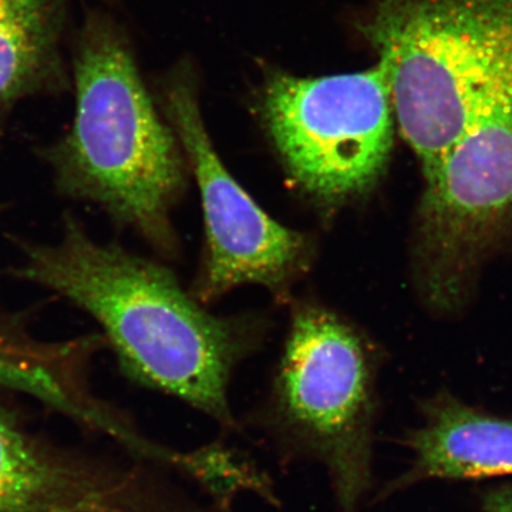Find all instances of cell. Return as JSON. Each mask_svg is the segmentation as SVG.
<instances>
[{"label": "cell", "mask_w": 512, "mask_h": 512, "mask_svg": "<svg viewBox=\"0 0 512 512\" xmlns=\"http://www.w3.org/2000/svg\"><path fill=\"white\" fill-rule=\"evenodd\" d=\"M168 110L204 210L207 255L198 296L212 301L247 284L284 292L308 265L311 242L272 220L232 177L215 153L194 94L183 84L170 93Z\"/></svg>", "instance_id": "obj_7"}, {"label": "cell", "mask_w": 512, "mask_h": 512, "mask_svg": "<svg viewBox=\"0 0 512 512\" xmlns=\"http://www.w3.org/2000/svg\"><path fill=\"white\" fill-rule=\"evenodd\" d=\"M414 266L421 296L450 312L512 221V79L424 174Z\"/></svg>", "instance_id": "obj_5"}, {"label": "cell", "mask_w": 512, "mask_h": 512, "mask_svg": "<svg viewBox=\"0 0 512 512\" xmlns=\"http://www.w3.org/2000/svg\"><path fill=\"white\" fill-rule=\"evenodd\" d=\"M181 480L143 458L101 464L66 456L0 409V512H224Z\"/></svg>", "instance_id": "obj_8"}, {"label": "cell", "mask_w": 512, "mask_h": 512, "mask_svg": "<svg viewBox=\"0 0 512 512\" xmlns=\"http://www.w3.org/2000/svg\"><path fill=\"white\" fill-rule=\"evenodd\" d=\"M262 114L293 181L320 205L362 197L386 170L394 113L380 63L319 79L276 76Z\"/></svg>", "instance_id": "obj_6"}, {"label": "cell", "mask_w": 512, "mask_h": 512, "mask_svg": "<svg viewBox=\"0 0 512 512\" xmlns=\"http://www.w3.org/2000/svg\"><path fill=\"white\" fill-rule=\"evenodd\" d=\"M376 416L362 335L328 309L296 308L268 402L252 421L279 466L322 468L336 511H362L376 490Z\"/></svg>", "instance_id": "obj_4"}, {"label": "cell", "mask_w": 512, "mask_h": 512, "mask_svg": "<svg viewBox=\"0 0 512 512\" xmlns=\"http://www.w3.org/2000/svg\"><path fill=\"white\" fill-rule=\"evenodd\" d=\"M19 251L13 275L89 313L128 377L237 429L228 389L251 342L247 326L211 315L173 272L97 241L72 214L64 215L56 242L19 241Z\"/></svg>", "instance_id": "obj_1"}, {"label": "cell", "mask_w": 512, "mask_h": 512, "mask_svg": "<svg viewBox=\"0 0 512 512\" xmlns=\"http://www.w3.org/2000/svg\"><path fill=\"white\" fill-rule=\"evenodd\" d=\"M55 0H0V103L35 89L55 57Z\"/></svg>", "instance_id": "obj_10"}, {"label": "cell", "mask_w": 512, "mask_h": 512, "mask_svg": "<svg viewBox=\"0 0 512 512\" xmlns=\"http://www.w3.org/2000/svg\"><path fill=\"white\" fill-rule=\"evenodd\" d=\"M423 423L407 433L409 467L377 487L369 503L427 480H481L512 476V421L497 419L439 394L421 406Z\"/></svg>", "instance_id": "obj_9"}, {"label": "cell", "mask_w": 512, "mask_h": 512, "mask_svg": "<svg viewBox=\"0 0 512 512\" xmlns=\"http://www.w3.org/2000/svg\"><path fill=\"white\" fill-rule=\"evenodd\" d=\"M0 210H2V205H0Z\"/></svg>", "instance_id": "obj_12"}, {"label": "cell", "mask_w": 512, "mask_h": 512, "mask_svg": "<svg viewBox=\"0 0 512 512\" xmlns=\"http://www.w3.org/2000/svg\"><path fill=\"white\" fill-rule=\"evenodd\" d=\"M363 32L423 175L512 79V0H380Z\"/></svg>", "instance_id": "obj_3"}, {"label": "cell", "mask_w": 512, "mask_h": 512, "mask_svg": "<svg viewBox=\"0 0 512 512\" xmlns=\"http://www.w3.org/2000/svg\"><path fill=\"white\" fill-rule=\"evenodd\" d=\"M485 512H512V485H501L483 498Z\"/></svg>", "instance_id": "obj_11"}, {"label": "cell", "mask_w": 512, "mask_h": 512, "mask_svg": "<svg viewBox=\"0 0 512 512\" xmlns=\"http://www.w3.org/2000/svg\"><path fill=\"white\" fill-rule=\"evenodd\" d=\"M181 160L130 53L107 33L87 35L76 60L72 130L49 153L57 190L170 252L171 207L185 183Z\"/></svg>", "instance_id": "obj_2"}]
</instances>
